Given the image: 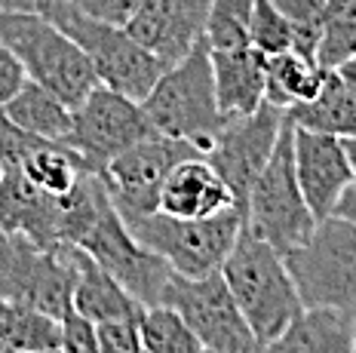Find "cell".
I'll use <instances>...</instances> for the list:
<instances>
[{"mask_svg":"<svg viewBox=\"0 0 356 353\" xmlns=\"http://www.w3.org/2000/svg\"><path fill=\"white\" fill-rule=\"evenodd\" d=\"M221 277L258 344L273 341L304 311L295 279L286 268V255L246 227L221 264Z\"/></svg>","mask_w":356,"mask_h":353,"instance_id":"1","label":"cell"},{"mask_svg":"<svg viewBox=\"0 0 356 353\" xmlns=\"http://www.w3.org/2000/svg\"><path fill=\"white\" fill-rule=\"evenodd\" d=\"M0 43L16 53L28 80L77 108L99 86L89 58L56 22L37 10H0Z\"/></svg>","mask_w":356,"mask_h":353,"instance_id":"2","label":"cell"},{"mask_svg":"<svg viewBox=\"0 0 356 353\" xmlns=\"http://www.w3.org/2000/svg\"><path fill=\"white\" fill-rule=\"evenodd\" d=\"M147 120L160 136L191 142L200 151H209L225 117L215 101L212 83V58L206 38L191 49L178 65L166 68L142 99Z\"/></svg>","mask_w":356,"mask_h":353,"instance_id":"3","label":"cell"},{"mask_svg":"<svg viewBox=\"0 0 356 353\" xmlns=\"http://www.w3.org/2000/svg\"><path fill=\"white\" fill-rule=\"evenodd\" d=\"M37 13H43L49 22H56L77 43L80 53L92 65L99 83L108 86V90L142 101L151 92V86L157 83V77L163 74V65L147 53L142 43L132 40L123 25L89 16V13L68 3V0H43L37 6Z\"/></svg>","mask_w":356,"mask_h":353,"instance_id":"4","label":"cell"},{"mask_svg":"<svg viewBox=\"0 0 356 353\" xmlns=\"http://www.w3.org/2000/svg\"><path fill=\"white\" fill-rule=\"evenodd\" d=\"M243 227L255 233L258 240L270 243L280 255H289L292 249L304 246L316 227V215L310 212L307 200L301 194V185L295 179L292 163V120L286 114V123L280 129L277 148L270 160L252 181V188L243 197Z\"/></svg>","mask_w":356,"mask_h":353,"instance_id":"5","label":"cell"},{"mask_svg":"<svg viewBox=\"0 0 356 353\" xmlns=\"http://www.w3.org/2000/svg\"><path fill=\"white\" fill-rule=\"evenodd\" d=\"M123 224L175 274L206 277L221 270L225 258L231 255L243 231V206L236 203L209 218H172L163 212H147V215L123 218Z\"/></svg>","mask_w":356,"mask_h":353,"instance_id":"6","label":"cell"},{"mask_svg":"<svg viewBox=\"0 0 356 353\" xmlns=\"http://www.w3.org/2000/svg\"><path fill=\"white\" fill-rule=\"evenodd\" d=\"M304 307H332L356 316V224L338 215L316 222L304 246L286 255Z\"/></svg>","mask_w":356,"mask_h":353,"instance_id":"7","label":"cell"},{"mask_svg":"<svg viewBox=\"0 0 356 353\" xmlns=\"http://www.w3.org/2000/svg\"><path fill=\"white\" fill-rule=\"evenodd\" d=\"M74 249L37 246L25 233L0 231V295L62 320L71 311Z\"/></svg>","mask_w":356,"mask_h":353,"instance_id":"8","label":"cell"},{"mask_svg":"<svg viewBox=\"0 0 356 353\" xmlns=\"http://www.w3.org/2000/svg\"><path fill=\"white\" fill-rule=\"evenodd\" d=\"M154 136H160V132L147 120L142 101L99 83L71 111V129L62 138V145L80 154L89 169L102 172L117 154L129 151L132 145Z\"/></svg>","mask_w":356,"mask_h":353,"instance_id":"9","label":"cell"},{"mask_svg":"<svg viewBox=\"0 0 356 353\" xmlns=\"http://www.w3.org/2000/svg\"><path fill=\"white\" fill-rule=\"evenodd\" d=\"M160 304L175 307L184 316L203 350L209 353H261L249 322L243 320L240 307L227 289L221 270L206 277H181L172 274L163 289Z\"/></svg>","mask_w":356,"mask_h":353,"instance_id":"10","label":"cell"},{"mask_svg":"<svg viewBox=\"0 0 356 353\" xmlns=\"http://www.w3.org/2000/svg\"><path fill=\"white\" fill-rule=\"evenodd\" d=\"M80 249L89 252L92 261H99L142 307L160 304L163 289H166L169 277L175 274L157 252H151L132 237V231L117 215L114 203H108L99 212L95 224L80 240Z\"/></svg>","mask_w":356,"mask_h":353,"instance_id":"11","label":"cell"},{"mask_svg":"<svg viewBox=\"0 0 356 353\" xmlns=\"http://www.w3.org/2000/svg\"><path fill=\"white\" fill-rule=\"evenodd\" d=\"M197 154L203 151L194 148L191 142L154 136L132 145L129 151L117 154L99 172V179L120 218L147 215V212H157L160 188L166 181V175L172 172V166L188 157H197Z\"/></svg>","mask_w":356,"mask_h":353,"instance_id":"12","label":"cell"},{"mask_svg":"<svg viewBox=\"0 0 356 353\" xmlns=\"http://www.w3.org/2000/svg\"><path fill=\"white\" fill-rule=\"evenodd\" d=\"M286 123V111L270 101H264L258 111L249 117H236V120H225L218 129L212 148L203 154L209 163L218 169V175L231 185L234 197L243 203L252 181L270 160L273 148H277L280 129Z\"/></svg>","mask_w":356,"mask_h":353,"instance_id":"13","label":"cell"},{"mask_svg":"<svg viewBox=\"0 0 356 353\" xmlns=\"http://www.w3.org/2000/svg\"><path fill=\"white\" fill-rule=\"evenodd\" d=\"M209 0H142L123 28L163 65H178L206 38Z\"/></svg>","mask_w":356,"mask_h":353,"instance_id":"14","label":"cell"},{"mask_svg":"<svg viewBox=\"0 0 356 353\" xmlns=\"http://www.w3.org/2000/svg\"><path fill=\"white\" fill-rule=\"evenodd\" d=\"M292 163L295 179L301 185V194L307 200L316 222L329 218L335 212L338 197L347 185H353V169L347 160L344 142L338 136L310 132L292 123Z\"/></svg>","mask_w":356,"mask_h":353,"instance_id":"15","label":"cell"},{"mask_svg":"<svg viewBox=\"0 0 356 353\" xmlns=\"http://www.w3.org/2000/svg\"><path fill=\"white\" fill-rule=\"evenodd\" d=\"M240 200L203 154L172 166L157 197V212L172 218H209Z\"/></svg>","mask_w":356,"mask_h":353,"instance_id":"16","label":"cell"},{"mask_svg":"<svg viewBox=\"0 0 356 353\" xmlns=\"http://www.w3.org/2000/svg\"><path fill=\"white\" fill-rule=\"evenodd\" d=\"M212 83H215V101L225 120L249 117L252 111L264 105V65L267 56H261L252 47L240 49H212Z\"/></svg>","mask_w":356,"mask_h":353,"instance_id":"17","label":"cell"},{"mask_svg":"<svg viewBox=\"0 0 356 353\" xmlns=\"http://www.w3.org/2000/svg\"><path fill=\"white\" fill-rule=\"evenodd\" d=\"M356 316L332 307H304L261 353H353Z\"/></svg>","mask_w":356,"mask_h":353,"instance_id":"18","label":"cell"},{"mask_svg":"<svg viewBox=\"0 0 356 353\" xmlns=\"http://www.w3.org/2000/svg\"><path fill=\"white\" fill-rule=\"evenodd\" d=\"M71 307L80 316L92 322L105 320H138L145 307L138 304L129 292L117 283L114 277L102 268L99 261L89 258V252L74 249V289H71Z\"/></svg>","mask_w":356,"mask_h":353,"instance_id":"19","label":"cell"},{"mask_svg":"<svg viewBox=\"0 0 356 353\" xmlns=\"http://www.w3.org/2000/svg\"><path fill=\"white\" fill-rule=\"evenodd\" d=\"M325 74H329V68L292 53V49L270 56L264 65V101L289 111L292 105L314 99L323 90Z\"/></svg>","mask_w":356,"mask_h":353,"instance_id":"20","label":"cell"},{"mask_svg":"<svg viewBox=\"0 0 356 353\" xmlns=\"http://www.w3.org/2000/svg\"><path fill=\"white\" fill-rule=\"evenodd\" d=\"M0 111L10 117L19 129L31 132V136L49 138V142H62L71 129V111L62 99L47 92L40 83L25 80V86L13 95L10 101L0 105Z\"/></svg>","mask_w":356,"mask_h":353,"instance_id":"21","label":"cell"},{"mask_svg":"<svg viewBox=\"0 0 356 353\" xmlns=\"http://www.w3.org/2000/svg\"><path fill=\"white\" fill-rule=\"evenodd\" d=\"M286 114L295 126L310 132H325V136H338V138L356 136V105L335 71L325 74L323 90L314 99L292 105Z\"/></svg>","mask_w":356,"mask_h":353,"instance_id":"22","label":"cell"},{"mask_svg":"<svg viewBox=\"0 0 356 353\" xmlns=\"http://www.w3.org/2000/svg\"><path fill=\"white\" fill-rule=\"evenodd\" d=\"M138 335H142V347L151 353H203L194 329L175 307L166 304L145 307L138 316Z\"/></svg>","mask_w":356,"mask_h":353,"instance_id":"23","label":"cell"},{"mask_svg":"<svg viewBox=\"0 0 356 353\" xmlns=\"http://www.w3.org/2000/svg\"><path fill=\"white\" fill-rule=\"evenodd\" d=\"M356 56V0H329L323 16L316 65L335 71Z\"/></svg>","mask_w":356,"mask_h":353,"instance_id":"24","label":"cell"},{"mask_svg":"<svg viewBox=\"0 0 356 353\" xmlns=\"http://www.w3.org/2000/svg\"><path fill=\"white\" fill-rule=\"evenodd\" d=\"M255 0H209L206 43L212 49L249 47V19Z\"/></svg>","mask_w":356,"mask_h":353,"instance_id":"25","label":"cell"},{"mask_svg":"<svg viewBox=\"0 0 356 353\" xmlns=\"http://www.w3.org/2000/svg\"><path fill=\"white\" fill-rule=\"evenodd\" d=\"M273 6L283 13L289 28H292V53L316 62V47H320L323 16L329 0H273Z\"/></svg>","mask_w":356,"mask_h":353,"instance_id":"26","label":"cell"},{"mask_svg":"<svg viewBox=\"0 0 356 353\" xmlns=\"http://www.w3.org/2000/svg\"><path fill=\"white\" fill-rule=\"evenodd\" d=\"M249 47L267 58L292 49V28H289L283 13L273 6V0H255V6H252Z\"/></svg>","mask_w":356,"mask_h":353,"instance_id":"27","label":"cell"},{"mask_svg":"<svg viewBox=\"0 0 356 353\" xmlns=\"http://www.w3.org/2000/svg\"><path fill=\"white\" fill-rule=\"evenodd\" d=\"M99 353H142L138 320H105L95 322Z\"/></svg>","mask_w":356,"mask_h":353,"instance_id":"28","label":"cell"},{"mask_svg":"<svg viewBox=\"0 0 356 353\" xmlns=\"http://www.w3.org/2000/svg\"><path fill=\"white\" fill-rule=\"evenodd\" d=\"M65 353H99V338H95V322L71 311L62 316V344Z\"/></svg>","mask_w":356,"mask_h":353,"instance_id":"29","label":"cell"},{"mask_svg":"<svg viewBox=\"0 0 356 353\" xmlns=\"http://www.w3.org/2000/svg\"><path fill=\"white\" fill-rule=\"evenodd\" d=\"M77 10L89 13L95 19H105V22H114V25H123L126 19L136 13V6L142 0H68Z\"/></svg>","mask_w":356,"mask_h":353,"instance_id":"30","label":"cell"},{"mask_svg":"<svg viewBox=\"0 0 356 353\" xmlns=\"http://www.w3.org/2000/svg\"><path fill=\"white\" fill-rule=\"evenodd\" d=\"M25 80H28V74L16 58V53H13L6 43H0V105L10 101L13 95L25 86Z\"/></svg>","mask_w":356,"mask_h":353,"instance_id":"31","label":"cell"},{"mask_svg":"<svg viewBox=\"0 0 356 353\" xmlns=\"http://www.w3.org/2000/svg\"><path fill=\"white\" fill-rule=\"evenodd\" d=\"M332 215H338V218H344V222L356 224V181H353V185H347V188H344V194L338 197L335 212H332Z\"/></svg>","mask_w":356,"mask_h":353,"instance_id":"32","label":"cell"},{"mask_svg":"<svg viewBox=\"0 0 356 353\" xmlns=\"http://www.w3.org/2000/svg\"><path fill=\"white\" fill-rule=\"evenodd\" d=\"M335 74L341 77V83H344L347 95H350V99H353V105H356V56L350 58V62L338 65V68H335Z\"/></svg>","mask_w":356,"mask_h":353,"instance_id":"33","label":"cell"},{"mask_svg":"<svg viewBox=\"0 0 356 353\" xmlns=\"http://www.w3.org/2000/svg\"><path fill=\"white\" fill-rule=\"evenodd\" d=\"M43 0H0V10H37Z\"/></svg>","mask_w":356,"mask_h":353,"instance_id":"34","label":"cell"},{"mask_svg":"<svg viewBox=\"0 0 356 353\" xmlns=\"http://www.w3.org/2000/svg\"><path fill=\"white\" fill-rule=\"evenodd\" d=\"M13 301H6L3 295H0V335H3V329H6V322H10V316H13Z\"/></svg>","mask_w":356,"mask_h":353,"instance_id":"35","label":"cell"},{"mask_svg":"<svg viewBox=\"0 0 356 353\" xmlns=\"http://www.w3.org/2000/svg\"><path fill=\"white\" fill-rule=\"evenodd\" d=\"M341 142H344L347 160H350V169H353V179H356V136H347V138H341Z\"/></svg>","mask_w":356,"mask_h":353,"instance_id":"36","label":"cell"},{"mask_svg":"<svg viewBox=\"0 0 356 353\" xmlns=\"http://www.w3.org/2000/svg\"><path fill=\"white\" fill-rule=\"evenodd\" d=\"M0 353H22V350H16V347H10L6 341H0Z\"/></svg>","mask_w":356,"mask_h":353,"instance_id":"37","label":"cell"},{"mask_svg":"<svg viewBox=\"0 0 356 353\" xmlns=\"http://www.w3.org/2000/svg\"><path fill=\"white\" fill-rule=\"evenodd\" d=\"M43 353H65L62 347H53V350H43Z\"/></svg>","mask_w":356,"mask_h":353,"instance_id":"38","label":"cell"},{"mask_svg":"<svg viewBox=\"0 0 356 353\" xmlns=\"http://www.w3.org/2000/svg\"><path fill=\"white\" fill-rule=\"evenodd\" d=\"M353 353H356V329H353Z\"/></svg>","mask_w":356,"mask_h":353,"instance_id":"39","label":"cell"},{"mask_svg":"<svg viewBox=\"0 0 356 353\" xmlns=\"http://www.w3.org/2000/svg\"><path fill=\"white\" fill-rule=\"evenodd\" d=\"M142 353H151V350H145V347H142Z\"/></svg>","mask_w":356,"mask_h":353,"instance_id":"40","label":"cell"},{"mask_svg":"<svg viewBox=\"0 0 356 353\" xmlns=\"http://www.w3.org/2000/svg\"><path fill=\"white\" fill-rule=\"evenodd\" d=\"M203 353H209V350H203Z\"/></svg>","mask_w":356,"mask_h":353,"instance_id":"41","label":"cell"},{"mask_svg":"<svg viewBox=\"0 0 356 353\" xmlns=\"http://www.w3.org/2000/svg\"><path fill=\"white\" fill-rule=\"evenodd\" d=\"M0 172H3V169H0Z\"/></svg>","mask_w":356,"mask_h":353,"instance_id":"42","label":"cell"}]
</instances>
